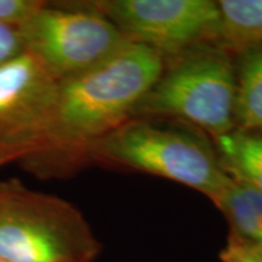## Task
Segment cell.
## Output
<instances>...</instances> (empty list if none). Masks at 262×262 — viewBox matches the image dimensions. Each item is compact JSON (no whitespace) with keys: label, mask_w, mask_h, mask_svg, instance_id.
Wrapping results in <instances>:
<instances>
[{"label":"cell","mask_w":262,"mask_h":262,"mask_svg":"<svg viewBox=\"0 0 262 262\" xmlns=\"http://www.w3.org/2000/svg\"><path fill=\"white\" fill-rule=\"evenodd\" d=\"M164 68L158 52L129 42L91 70L58 80L25 119L0 131V166L18 163L41 176L80 168L95 142L133 118Z\"/></svg>","instance_id":"1"},{"label":"cell","mask_w":262,"mask_h":262,"mask_svg":"<svg viewBox=\"0 0 262 262\" xmlns=\"http://www.w3.org/2000/svg\"><path fill=\"white\" fill-rule=\"evenodd\" d=\"M101 243L80 210L60 196L0 182V255L10 262H94Z\"/></svg>","instance_id":"2"},{"label":"cell","mask_w":262,"mask_h":262,"mask_svg":"<svg viewBox=\"0 0 262 262\" xmlns=\"http://www.w3.org/2000/svg\"><path fill=\"white\" fill-rule=\"evenodd\" d=\"M88 163L171 180L210 201L229 181L216 152L201 137L140 118H130L95 142L86 153Z\"/></svg>","instance_id":"3"},{"label":"cell","mask_w":262,"mask_h":262,"mask_svg":"<svg viewBox=\"0 0 262 262\" xmlns=\"http://www.w3.org/2000/svg\"><path fill=\"white\" fill-rule=\"evenodd\" d=\"M172 61L137 104L133 118H176L212 139L235 129V67L231 52L208 44Z\"/></svg>","instance_id":"4"},{"label":"cell","mask_w":262,"mask_h":262,"mask_svg":"<svg viewBox=\"0 0 262 262\" xmlns=\"http://www.w3.org/2000/svg\"><path fill=\"white\" fill-rule=\"evenodd\" d=\"M17 29L25 50L37 57L57 81L91 70L131 42L89 4L42 2Z\"/></svg>","instance_id":"5"},{"label":"cell","mask_w":262,"mask_h":262,"mask_svg":"<svg viewBox=\"0 0 262 262\" xmlns=\"http://www.w3.org/2000/svg\"><path fill=\"white\" fill-rule=\"evenodd\" d=\"M131 42L176 58L219 42L221 14L214 0H101L88 3Z\"/></svg>","instance_id":"6"},{"label":"cell","mask_w":262,"mask_h":262,"mask_svg":"<svg viewBox=\"0 0 262 262\" xmlns=\"http://www.w3.org/2000/svg\"><path fill=\"white\" fill-rule=\"evenodd\" d=\"M56 83L27 50L0 66V131L27 117L51 94Z\"/></svg>","instance_id":"7"},{"label":"cell","mask_w":262,"mask_h":262,"mask_svg":"<svg viewBox=\"0 0 262 262\" xmlns=\"http://www.w3.org/2000/svg\"><path fill=\"white\" fill-rule=\"evenodd\" d=\"M214 140L216 156L226 175L262 192V135L233 129Z\"/></svg>","instance_id":"8"},{"label":"cell","mask_w":262,"mask_h":262,"mask_svg":"<svg viewBox=\"0 0 262 262\" xmlns=\"http://www.w3.org/2000/svg\"><path fill=\"white\" fill-rule=\"evenodd\" d=\"M238 54L239 60L234 62L235 129L262 130V45Z\"/></svg>","instance_id":"9"},{"label":"cell","mask_w":262,"mask_h":262,"mask_svg":"<svg viewBox=\"0 0 262 262\" xmlns=\"http://www.w3.org/2000/svg\"><path fill=\"white\" fill-rule=\"evenodd\" d=\"M211 202L227 220L229 234L262 247V192L229 179Z\"/></svg>","instance_id":"10"},{"label":"cell","mask_w":262,"mask_h":262,"mask_svg":"<svg viewBox=\"0 0 262 262\" xmlns=\"http://www.w3.org/2000/svg\"><path fill=\"white\" fill-rule=\"evenodd\" d=\"M219 45L229 52L262 45V0H220Z\"/></svg>","instance_id":"11"},{"label":"cell","mask_w":262,"mask_h":262,"mask_svg":"<svg viewBox=\"0 0 262 262\" xmlns=\"http://www.w3.org/2000/svg\"><path fill=\"white\" fill-rule=\"evenodd\" d=\"M221 262H262V247L229 234L220 253Z\"/></svg>","instance_id":"12"},{"label":"cell","mask_w":262,"mask_h":262,"mask_svg":"<svg viewBox=\"0 0 262 262\" xmlns=\"http://www.w3.org/2000/svg\"><path fill=\"white\" fill-rule=\"evenodd\" d=\"M41 3L37 0H0V24L18 28Z\"/></svg>","instance_id":"13"},{"label":"cell","mask_w":262,"mask_h":262,"mask_svg":"<svg viewBox=\"0 0 262 262\" xmlns=\"http://www.w3.org/2000/svg\"><path fill=\"white\" fill-rule=\"evenodd\" d=\"M25 51L17 28L0 24V66Z\"/></svg>","instance_id":"14"},{"label":"cell","mask_w":262,"mask_h":262,"mask_svg":"<svg viewBox=\"0 0 262 262\" xmlns=\"http://www.w3.org/2000/svg\"><path fill=\"white\" fill-rule=\"evenodd\" d=\"M0 262H10V261H8L5 257H3L2 255H0Z\"/></svg>","instance_id":"15"},{"label":"cell","mask_w":262,"mask_h":262,"mask_svg":"<svg viewBox=\"0 0 262 262\" xmlns=\"http://www.w3.org/2000/svg\"><path fill=\"white\" fill-rule=\"evenodd\" d=\"M261 131H262V130H261Z\"/></svg>","instance_id":"16"}]
</instances>
